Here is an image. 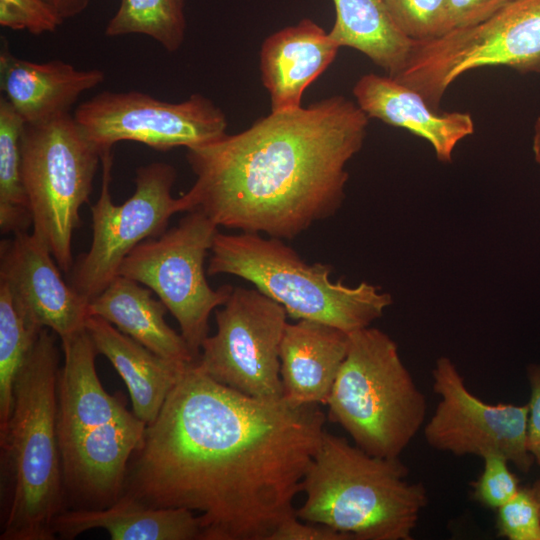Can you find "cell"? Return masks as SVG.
Here are the masks:
<instances>
[{
    "mask_svg": "<svg viewBox=\"0 0 540 540\" xmlns=\"http://www.w3.org/2000/svg\"><path fill=\"white\" fill-rule=\"evenodd\" d=\"M50 250L32 233L1 241L0 281L6 283L26 319L61 341L85 328V298L67 284Z\"/></svg>",
    "mask_w": 540,
    "mask_h": 540,
    "instance_id": "15",
    "label": "cell"
},
{
    "mask_svg": "<svg viewBox=\"0 0 540 540\" xmlns=\"http://www.w3.org/2000/svg\"><path fill=\"white\" fill-rule=\"evenodd\" d=\"M85 329L97 353L111 362L124 381L133 413L151 424L189 363L160 357L98 316H88Z\"/></svg>",
    "mask_w": 540,
    "mask_h": 540,
    "instance_id": "20",
    "label": "cell"
},
{
    "mask_svg": "<svg viewBox=\"0 0 540 540\" xmlns=\"http://www.w3.org/2000/svg\"><path fill=\"white\" fill-rule=\"evenodd\" d=\"M400 458L368 454L325 430L302 482L297 518L353 540H412L428 504L422 482H410Z\"/></svg>",
    "mask_w": 540,
    "mask_h": 540,
    "instance_id": "5",
    "label": "cell"
},
{
    "mask_svg": "<svg viewBox=\"0 0 540 540\" xmlns=\"http://www.w3.org/2000/svg\"><path fill=\"white\" fill-rule=\"evenodd\" d=\"M483 469L471 483L472 498L480 505L497 510L511 500L521 488L517 476L509 469V461L501 455L482 458Z\"/></svg>",
    "mask_w": 540,
    "mask_h": 540,
    "instance_id": "28",
    "label": "cell"
},
{
    "mask_svg": "<svg viewBox=\"0 0 540 540\" xmlns=\"http://www.w3.org/2000/svg\"><path fill=\"white\" fill-rule=\"evenodd\" d=\"M369 117L336 95L271 112L248 129L187 149L195 175L182 212L200 211L218 227L293 239L335 214L345 197L347 163L361 150Z\"/></svg>",
    "mask_w": 540,
    "mask_h": 540,
    "instance_id": "2",
    "label": "cell"
},
{
    "mask_svg": "<svg viewBox=\"0 0 540 540\" xmlns=\"http://www.w3.org/2000/svg\"><path fill=\"white\" fill-rule=\"evenodd\" d=\"M25 121L0 97V229L2 234L25 232L32 216L22 177L21 140Z\"/></svg>",
    "mask_w": 540,
    "mask_h": 540,
    "instance_id": "24",
    "label": "cell"
},
{
    "mask_svg": "<svg viewBox=\"0 0 540 540\" xmlns=\"http://www.w3.org/2000/svg\"><path fill=\"white\" fill-rule=\"evenodd\" d=\"M530 488L540 509V478H538Z\"/></svg>",
    "mask_w": 540,
    "mask_h": 540,
    "instance_id": "36",
    "label": "cell"
},
{
    "mask_svg": "<svg viewBox=\"0 0 540 540\" xmlns=\"http://www.w3.org/2000/svg\"><path fill=\"white\" fill-rule=\"evenodd\" d=\"M269 540H353V538L323 524L302 523L296 514L283 520L272 532Z\"/></svg>",
    "mask_w": 540,
    "mask_h": 540,
    "instance_id": "31",
    "label": "cell"
},
{
    "mask_svg": "<svg viewBox=\"0 0 540 540\" xmlns=\"http://www.w3.org/2000/svg\"><path fill=\"white\" fill-rule=\"evenodd\" d=\"M448 3L450 30L481 21L502 6L499 0H448Z\"/></svg>",
    "mask_w": 540,
    "mask_h": 540,
    "instance_id": "33",
    "label": "cell"
},
{
    "mask_svg": "<svg viewBox=\"0 0 540 540\" xmlns=\"http://www.w3.org/2000/svg\"><path fill=\"white\" fill-rule=\"evenodd\" d=\"M532 150L535 161L540 164V116L536 119L534 124Z\"/></svg>",
    "mask_w": 540,
    "mask_h": 540,
    "instance_id": "35",
    "label": "cell"
},
{
    "mask_svg": "<svg viewBox=\"0 0 540 540\" xmlns=\"http://www.w3.org/2000/svg\"><path fill=\"white\" fill-rule=\"evenodd\" d=\"M218 228L204 213L188 212L177 226L136 246L118 272L158 296L197 360L208 336L211 312L223 306L233 290L230 285L213 289L205 275V258Z\"/></svg>",
    "mask_w": 540,
    "mask_h": 540,
    "instance_id": "10",
    "label": "cell"
},
{
    "mask_svg": "<svg viewBox=\"0 0 540 540\" xmlns=\"http://www.w3.org/2000/svg\"><path fill=\"white\" fill-rule=\"evenodd\" d=\"M152 293L141 283L117 275L89 301V316L103 318L162 358L182 363L197 361L182 335L166 323L168 309Z\"/></svg>",
    "mask_w": 540,
    "mask_h": 540,
    "instance_id": "22",
    "label": "cell"
},
{
    "mask_svg": "<svg viewBox=\"0 0 540 540\" xmlns=\"http://www.w3.org/2000/svg\"><path fill=\"white\" fill-rule=\"evenodd\" d=\"M64 19L44 0H0V24L34 35L54 32Z\"/></svg>",
    "mask_w": 540,
    "mask_h": 540,
    "instance_id": "30",
    "label": "cell"
},
{
    "mask_svg": "<svg viewBox=\"0 0 540 540\" xmlns=\"http://www.w3.org/2000/svg\"><path fill=\"white\" fill-rule=\"evenodd\" d=\"M40 330L28 322L6 283L0 281V435L10 418L16 377Z\"/></svg>",
    "mask_w": 540,
    "mask_h": 540,
    "instance_id": "26",
    "label": "cell"
},
{
    "mask_svg": "<svg viewBox=\"0 0 540 540\" xmlns=\"http://www.w3.org/2000/svg\"><path fill=\"white\" fill-rule=\"evenodd\" d=\"M348 343L349 333L325 323H287L280 345L283 398L296 406L327 404Z\"/></svg>",
    "mask_w": 540,
    "mask_h": 540,
    "instance_id": "19",
    "label": "cell"
},
{
    "mask_svg": "<svg viewBox=\"0 0 540 540\" xmlns=\"http://www.w3.org/2000/svg\"><path fill=\"white\" fill-rule=\"evenodd\" d=\"M397 29L415 43L436 39L450 30L448 0H385Z\"/></svg>",
    "mask_w": 540,
    "mask_h": 540,
    "instance_id": "27",
    "label": "cell"
},
{
    "mask_svg": "<svg viewBox=\"0 0 540 540\" xmlns=\"http://www.w3.org/2000/svg\"><path fill=\"white\" fill-rule=\"evenodd\" d=\"M353 95L369 118L426 140L443 163H450L458 143L474 133L469 113L434 110L417 91L388 75H363L354 85Z\"/></svg>",
    "mask_w": 540,
    "mask_h": 540,
    "instance_id": "16",
    "label": "cell"
},
{
    "mask_svg": "<svg viewBox=\"0 0 540 540\" xmlns=\"http://www.w3.org/2000/svg\"><path fill=\"white\" fill-rule=\"evenodd\" d=\"M42 328L21 367L5 432L0 435L9 497L0 540H54L65 510L57 433L59 351Z\"/></svg>",
    "mask_w": 540,
    "mask_h": 540,
    "instance_id": "4",
    "label": "cell"
},
{
    "mask_svg": "<svg viewBox=\"0 0 540 540\" xmlns=\"http://www.w3.org/2000/svg\"><path fill=\"white\" fill-rule=\"evenodd\" d=\"M73 117L101 152L121 141L158 151L191 149L227 134L223 111L197 93L171 103L140 91H103L81 103Z\"/></svg>",
    "mask_w": 540,
    "mask_h": 540,
    "instance_id": "13",
    "label": "cell"
},
{
    "mask_svg": "<svg viewBox=\"0 0 540 540\" xmlns=\"http://www.w3.org/2000/svg\"><path fill=\"white\" fill-rule=\"evenodd\" d=\"M287 316L282 305L258 289L233 288L215 312L217 330L203 341L198 367L247 396L283 398L280 345Z\"/></svg>",
    "mask_w": 540,
    "mask_h": 540,
    "instance_id": "12",
    "label": "cell"
},
{
    "mask_svg": "<svg viewBox=\"0 0 540 540\" xmlns=\"http://www.w3.org/2000/svg\"><path fill=\"white\" fill-rule=\"evenodd\" d=\"M207 274H229L255 286L295 320H312L347 333L371 326L392 296L367 282L356 286L330 278L331 267L308 264L282 239L243 232L215 235Z\"/></svg>",
    "mask_w": 540,
    "mask_h": 540,
    "instance_id": "6",
    "label": "cell"
},
{
    "mask_svg": "<svg viewBox=\"0 0 540 540\" xmlns=\"http://www.w3.org/2000/svg\"><path fill=\"white\" fill-rule=\"evenodd\" d=\"M329 419L370 455L400 458L423 429L427 399L396 342L371 326L349 333L346 357L328 398Z\"/></svg>",
    "mask_w": 540,
    "mask_h": 540,
    "instance_id": "7",
    "label": "cell"
},
{
    "mask_svg": "<svg viewBox=\"0 0 540 540\" xmlns=\"http://www.w3.org/2000/svg\"><path fill=\"white\" fill-rule=\"evenodd\" d=\"M64 20L82 13L88 6L89 0H44Z\"/></svg>",
    "mask_w": 540,
    "mask_h": 540,
    "instance_id": "34",
    "label": "cell"
},
{
    "mask_svg": "<svg viewBox=\"0 0 540 540\" xmlns=\"http://www.w3.org/2000/svg\"><path fill=\"white\" fill-rule=\"evenodd\" d=\"M499 1H500L501 5H503V4H505V3H506L507 1H509V0H499Z\"/></svg>",
    "mask_w": 540,
    "mask_h": 540,
    "instance_id": "37",
    "label": "cell"
},
{
    "mask_svg": "<svg viewBox=\"0 0 540 540\" xmlns=\"http://www.w3.org/2000/svg\"><path fill=\"white\" fill-rule=\"evenodd\" d=\"M325 422L319 405L250 397L189 363L146 426L122 495L198 512L201 540H269L296 514Z\"/></svg>",
    "mask_w": 540,
    "mask_h": 540,
    "instance_id": "1",
    "label": "cell"
},
{
    "mask_svg": "<svg viewBox=\"0 0 540 540\" xmlns=\"http://www.w3.org/2000/svg\"><path fill=\"white\" fill-rule=\"evenodd\" d=\"M526 376L530 387L527 422L528 449L534 462L540 467V362L528 365Z\"/></svg>",
    "mask_w": 540,
    "mask_h": 540,
    "instance_id": "32",
    "label": "cell"
},
{
    "mask_svg": "<svg viewBox=\"0 0 540 540\" xmlns=\"http://www.w3.org/2000/svg\"><path fill=\"white\" fill-rule=\"evenodd\" d=\"M184 0H121L105 34L118 37L142 34L166 51H177L185 36Z\"/></svg>",
    "mask_w": 540,
    "mask_h": 540,
    "instance_id": "25",
    "label": "cell"
},
{
    "mask_svg": "<svg viewBox=\"0 0 540 540\" xmlns=\"http://www.w3.org/2000/svg\"><path fill=\"white\" fill-rule=\"evenodd\" d=\"M431 373L439 401L423 426L426 443L455 456L498 454L529 473L535 462L527 441L528 404L484 402L467 388L456 364L446 356L435 361Z\"/></svg>",
    "mask_w": 540,
    "mask_h": 540,
    "instance_id": "14",
    "label": "cell"
},
{
    "mask_svg": "<svg viewBox=\"0 0 540 540\" xmlns=\"http://www.w3.org/2000/svg\"><path fill=\"white\" fill-rule=\"evenodd\" d=\"M500 66L540 72V0H509L481 21L414 43L394 79L439 111L442 97L460 76Z\"/></svg>",
    "mask_w": 540,
    "mask_h": 540,
    "instance_id": "9",
    "label": "cell"
},
{
    "mask_svg": "<svg viewBox=\"0 0 540 540\" xmlns=\"http://www.w3.org/2000/svg\"><path fill=\"white\" fill-rule=\"evenodd\" d=\"M336 18L329 32L340 46L353 48L396 77L405 67L414 43L393 23L385 0H332Z\"/></svg>",
    "mask_w": 540,
    "mask_h": 540,
    "instance_id": "23",
    "label": "cell"
},
{
    "mask_svg": "<svg viewBox=\"0 0 540 540\" xmlns=\"http://www.w3.org/2000/svg\"><path fill=\"white\" fill-rule=\"evenodd\" d=\"M21 151L32 233L50 250L60 270L70 272L73 232L102 152L70 113L25 123Z\"/></svg>",
    "mask_w": 540,
    "mask_h": 540,
    "instance_id": "8",
    "label": "cell"
},
{
    "mask_svg": "<svg viewBox=\"0 0 540 540\" xmlns=\"http://www.w3.org/2000/svg\"><path fill=\"white\" fill-rule=\"evenodd\" d=\"M112 164L111 149L104 150L101 192L90 207L92 242L71 269L70 285L87 301L118 275L123 260L136 246L161 235L169 219L182 212L180 197L172 196L176 180L172 165L153 162L139 167L134 193L116 205L110 194Z\"/></svg>",
    "mask_w": 540,
    "mask_h": 540,
    "instance_id": "11",
    "label": "cell"
},
{
    "mask_svg": "<svg viewBox=\"0 0 540 540\" xmlns=\"http://www.w3.org/2000/svg\"><path fill=\"white\" fill-rule=\"evenodd\" d=\"M57 433L65 510H101L122 495L146 424L99 380L96 348L84 328L61 341Z\"/></svg>",
    "mask_w": 540,
    "mask_h": 540,
    "instance_id": "3",
    "label": "cell"
},
{
    "mask_svg": "<svg viewBox=\"0 0 540 540\" xmlns=\"http://www.w3.org/2000/svg\"><path fill=\"white\" fill-rule=\"evenodd\" d=\"M100 69L80 70L62 60L32 62L13 55L6 41L0 51V90L26 124L69 113L85 91L100 85Z\"/></svg>",
    "mask_w": 540,
    "mask_h": 540,
    "instance_id": "17",
    "label": "cell"
},
{
    "mask_svg": "<svg viewBox=\"0 0 540 540\" xmlns=\"http://www.w3.org/2000/svg\"><path fill=\"white\" fill-rule=\"evenodd\" d=\"M56 536L71 540L103 529L111 540H201L199 517L185 508H153L121 495L101 510H64L55 519Z\"/></svg>",
    "mask_w": 540,
    "mask_h": 540,
    "instance_id": "21",
    "label": "cell"
},
{
    "mask_svg": "<svg viewBox=\"0 0 540 540\" xmlns=\"http://www.w3.org/2000/svg\"><path fill=\"white\" fill-rule=\"evenodd\" d=\"M496 530L509 540H540V509L530 487H522L499 507Z\"/></svg>",
    "mask_w": 540,
    "mask_h": 540,
    "instance_id": "29",
    "label": "cell"
},
{
    "mask_svg": "<svg viewBox=\"0 0 540 540\" xmlns=\"http://www.w3.org/2000/svg\"><path fill=\"white\" fill-rule=\"evenodd\" d=\"M339 48L311 19L267 37L260 51V71L271 112L301 107L304 91L334 61Z\"/></svg>",
    "mask_w": 540,
    "mask_h": 540,
    "instance_id": "18",
    "label": "cell"
}]
</instances>
